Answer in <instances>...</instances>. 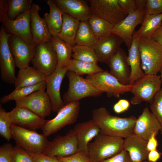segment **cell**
Instances as JSON below:
<instances>
[{"label": "cell", "instance_id": "cell-1", "mask_svg": "<svg viewBox=\"0 0 162 162\" xmlns=\"http://www.w3.org/2000/svg\"><path fill=\"white\" fill-rule=\"evenodd\" d=\"M92 117L99 127L100 133L123 138L134 133L137 119L132 116L128 117L113 116L105 107L94 109Z\"/></svg>", "mask_w": 162, "mask_h": 162}, {"label": "cell", "instance_id": "cell-2", "mask_svg": "<svg viewBox=\"0 0 162 162\" xmlns=\"http://www.w3.org/2000/svg\"><path fill=\"white\" fill-rule=\"evenodd\" d=\"M88 144V154L91 162H100L123 149V138L100 133Z\"/></svg>", "mask_w": 162, "mask_h": 162}, {"label": "cell", "instance_id": "cell-3", "mask_svg": "<svg viewBox=\"0 0 162 162\" xmlns=\"http://www.w3.org/2000/svg\"><path fill=\"white\" fill-rule=\"evenodd\" d=\"M141 66L145 74L155 75L162 66V46L151 38H139Z\"/></svg>", "mask_w": 162, "mask_h": 162}, {"label": "cell", "instance_id": "cell-4", "mask_svg": "<svg viewBox=\"0 0 162 162\" xmlns=\"http://www.w3.org/2000/svg\"><path fill=\"white\" fill-rule=\"evenodd\" d=\"M10 129L16 145L29 153H43L49 142L47 136L34 130L13 124Z\"/></svg>", "mask_w": 162, "mask_h": 162}, {"label": "cell", "instance_id": "cell-5", "mask_svg": "<svg viewBox=\"0 0 162 162\" xmlns=\"http://www.w3.org/2000/svg\"><path fill=\"white\" fill-rule=\"evenodd\" d=\"M69 80L68 88L63 95L65 105L87 97H97L103 92L92 84L86 78L76 73L68 71L66 75Z\"/></svg>", "mask_w": 162, "mask_h": 162}, {"label": "cell", "instance_id": "cell-6", "mask_svg": "<svg viewBox=\"0 0 162 162\" xmlns=\"http://www.w3.org/2000/svg\"><path fill=\"white\" fill-rule=\"evenodd\" d=\"M162 82L160 76L145 74L132 85L130 92L133 94L130 100L133 105L143 102L150 103L157 92L161 88Z\"/></svg>", "mask_w": 162, "mask_h": 162}, {"label": "cell", "instance_id": "cell-7", "mask_svg": "<svg viewBox=\"0 0 162 162\" xmlns=\"http://www.w3.org/2000/svg\"><path fill=\"white\" fill-rule=\"evenodd\" d=\"M80 110L79 101L67 104L53 118L47 120L41 128L43 134L48 136L55 134L65 126L74 123L76 121Z\"/></svg>", "mask_w": 162, "mask_h": 162}, {"label": "cell", "instance_id": "cell-8", "mask_svg": "<svg viewBox=\"0 0 162 162\" xmlns=\"http://www.w3.org/2000/svg\"><path fill=\"white\" fill-rule=\"evenodd\" d=\"M31 62L33 67L46 77L54 72L58 66V60L50 41L40 43L36 46Z\"/></svg>", "mask_w": 162, "mask_h": 162}, {"label": "cell", "instance_id": "cell-9", "mask_svg": "<svg viewBox=\"0 0 162 162\" xmlns=\"http://www.w3.org/2000/svg\"><path fill=\"white\" fill-rule=\"evenodd\" d=\"M86 78L94 86L106 93L108 97L119 98L121 94L131 90L132 85L122 84L107 71L87 75Z\"/></svg>", "mask_w": 162, "mask_h": 162}, {"label": "cell", "instance_id": "cell-10", "mask_svg": "<svg viewBox=\"0 0 162 162\" xmlns=\"http://www.w3.org/2000/svg\"><path fill=\"white\" fill-rule=\"evenodd\" d=\"M12 34L7 33L2 26L0 30V69L2 80L10 84H14L16 76V64L10 50L8 40Z\"/></svg>", "mask_w": 162, "mask_h": 162}, {"label": "cell", "instance_id": "cell-11", "mask_svg": "<svg viewBox=\"0 0 162 162\" xmlns=\"http://www.w3.org/2000/svg\"><path fill=\"white\" fill-rule=\"evenodd\" d=\"M88 1L93 14L113 25L120 22L128 15L118 0H89Z\"/></svg>", "mask_w": 162, "mask_h": 162}, {"label": "cell", "instance_id": "cell-12", "mask_svg": "<svg viewBox=\"0 0 162 162\" xmlns=\"http://www.w3.org/2000/svg\"><path fill=\"white\" fill-rule=\"evenodd\" d=\"M78 152V142L75 132L70 130L65 135H58L48 142L43 154L55 157H64Z\"/></svg>", "mask_w": 162, "mask_h": 162}, {"label": "cell", "instance_id": "cell-13", "mask_svg": "<svg viewBox=\"0 0 162 162\" xmlns=\"http://www.w3.org/2000/svg\"><path fill=\"white\" fill-rule=\"evenodd\" d=\"M146 13L144 8L128 14L122 21L114 25L111 33L121 38L128 49L132 43L135 28L138 25L142 24Z\"/></svg>", "mask_w": 162, "mask_h": 162}, {"label": "cell", "instance_id": "cell-14", "mask_svg": "<svg viewBox=\"0 0 162 162\" xmlns=\"http://www.w3.org/2000/svg\"><path fill=\"white\" fill-rule=\"evenodd\" d=\"M43 88L29 95L15 100L16 106L26 108L42 118L50 115L52 111L49 97Z\"/></svg>", "mask_w": 162, "mask_h": 162}, {"label": "cell", "instance_id": "cell-15", "mask_svg": "<svg viewBox=\"0 0 162 162\" xmlns=\"http://www.w3.org/2000/svg\"><path fill=\"white\" fill-rule=\"evenodd\" d=\"M30 10L21 14L14 20L6 16L0 22L7 33L16 35L28 44H33Z\"/></svg>", "mask_w": 162, "mask_h": 162}, {"label": "cell", "instance_id": "cell-16", "mask_svg": "<svg viewBox=\"0 0 162 162\" xmlns=\"http://www.w3.org/2000/svg\"><path fill=\"white\" fill-rule=\"evenodd\" d=\"M8 44L16 66L20 69L29 67V64L34 55L35 46L33 44L26 43L13 34L9 37Z\"/></svg>", "mask_w": 162, "mask_h": 162}, {"label": "cell", "instance_id": "cell-17", "mask_svg": "<svg viewBox=\"0 0 162 162\" xmlns=\"http://www.w3.org/2000/svg\"><path fill=\"white\" fill-rule=\"evenodd\" d=\"M68 71L67 68L57 66L53 73L46 77V92L53 112H58L65 105L61 96L60 88L62 80Z\"/></svg>", "mask_w": 162, "mask_h": 162}, {"label": "cell", "instance_id": "cell-18", "mask_svg": "<svg viewBox=\"0 0 162 162\" xmlns=\"http://www.w3.org/2000/svg\"><path fill=\"white\" fill-rule=\"evenodd\" d=\"M8 113L12 124L32 130L41 129L46 121L24 107L16 106Z\"/></svg>", "mask_w": 162, "mask_h": 162}, {"label": "cell", "instance_id": "cell-19", "mask_svg": "<svg viewBox=\"0 0 162 162\" xmlns=\"http://www.w3.org/2000/svg\"><path fill=\"white\" fill-rule=\"evenodd\" d=\"M162 129L157 118L146 107L137 118L134 134L147 141L153 134L158 133Z\"/></svg>", "mask_w": 162, "mask_h": 162}, {"label": "cell", "instance_id": "cell-20", "mask_svg": "<svg viewBox=\"0 0 162 162\" xmlns=\"http://www.w3.org/2000/svg\"><path fill=\"white\" fill-rule=\"evenodd\" d=\"M41 9L39 5L33 3L30 10L31 30L35 46L40 43L50 41L52 37L44 19L39 15Z\"/></svg>", "mask_w": 162, "mask_h": 162}, {"label": "cell", "instance_id": "cell-21", "mask_svg": "<svg viewBox=\"0 0 162 162\" xmlns=\"http://www.w3.org/2000/svg\"><path fill=\"white\" fill-rule=\"evenodd\" d=\"M107 64L110 73L116 78L122 84H129L131 69L129 64L128 56L121 48L109 60Z\"/></svg>", "mask_w": 162, "mask_h": 162}, {"label": "cell", "instance_id": "cell-22", "mask_svg": "<svg viewBox=\"0 0 162 162\" xmlns=\"http://www.w3.org/2000/svg\"><path fill=\"white\" fill-rule=\"evenodd\" d=\"M123 43L124 41L121 38L111 33L100 39L94 49L99 62L107 64L110 59L118 52Z\"/></svg>", "mask_w": 162, "mask_h": 162}, {"label": "cell", "instance_id": "cell-23", "mask_svg": "<svg viewBox=\"0 0 162 162\" xmlns=\"http://www.w3.org/2000/svg\"><path fill=\"white\" fill-rule=\"evenodd\" d=\"M64 13L80 22L88 21L92 15L90 5L84 0H54Z\"/></svg>", "mask_w": 162, "mask_h": 162}, {"label": "cell", "instance_id": "cell-24", "mask_svg": "<svg viewBox=\"0 0 162 162\" xmlns=\"http://www.w3.org/2000/svg\"><path fill=\"white\" fill-rule=\"evenodd\" d=\"M78 142V152H88L89 142L100 133L97 124L92 119L78 123L74 127Z\"/></svg>", "mask_w": 162, "mask_h": 162}, {"label": "cell", "instance_id": "cell-25", "mask_svg": "<svg viewBox=\"0 0 162 162\" xmlns=\"http://www.w3.org/2000/svg\"><path fill=\"white\" fill-rule=\"evenodd\" d=\"M147 141L133 133L124 139L123 149L133 162H142L147 160Z\"/></svg>", "mask_w": 162, "mask_h": 162}, {"label": "cell", "instance_id": "cell-26", "mask_svg": "<svg viewBox=\"0 0 162 162\" xmlns=\"http://www.w3.org/2000/svg\"><path fill=\"white\" fill-rule=\"evenodd\" d=\"M139 38L134 34L131 45L128 49V59L131 69L129 84L132 85L138 79L145 75L141 66L138 48Z\"/></svg>", "mask_w": 162, "mask_h": 162}, {"label": "cell", "instance_id": "cell-27", "mask_svg": "<svg viewBox=\"0 0 162 162\" xmlns=\"http://www.w3.org/2000/svg\"><path fill=\"white\" fill-rule=\"evenodd\" d=\"M46 77L33 67L20 69L15 82V88L31 86L46 82Z\"/></svg>", "mask_w": 162, "mask_h": 162}, {"label": "cell", "instance_id": "cell-28", "mask_svg": "<svg viewBox=\"0 0 162 162\" xmlns=\"http://www.w3.org/2000/svg\"><path fill=\"white\" fill-rule=\"evenodd\" d=\"M47 3L49 7L50 11L44 14V19L52 36H57L62 26L64 12L53 0H48Z\"/></svg>", "mask_w": 162, "mask_h": 162}, {"label": "cell", "instance_id": "cell-29", "mask_svg": "<svg viewBox=\"0 0 162 162\" xmlns=\"http://www.w3.org/2000/svg\"><path fill=\"white\" fill-rule=\"evenodd\" d=\"M80 21L67 14L63 13V23L59 37L72 47L75 40Z\"/></svg>", "mask_w": 162, "mask_h": 162}, {"label": "cell", "instance_id": "cell-30", "mask_svg": "<svg viewBox=\"0 0 162 162\" xmlns=\"http://www.w3.org/2000/svg\"><path fill=\"white\" fill-rule=\"evenodd\" d=\"M162 14H150L146 13L140 28L134 31V35L139 38H150L152 35L162 25Z\"/></svg>", "mask_w": 162, "mask_h": 162}, {"label": "cell", "instance_id": "cell-31", "mask_svg": "<svg viewBox=\"0 0 162 162\" xmlns=\"http://www.w3.org/2000/svg\"><path fill=\"white\" fill-rule=\"evenodd\" d=\"M99 40L94 33L88 20L80 22L75 38L76 45L86 46L94 49Z\"/></svg>", "mask_w": 162, "mask_h": 162}, {"label": "cell", "instance_id": "cell-32", "mask_svg": "<svg viewBox=\"0 0 162 162\" xmlns=\"http://www.w3.org/2000/svg\"><path fill=\"white\" fill-rule=\"evenodd\" d=\"M50 42L56 54L57 66L63 68H67L71 59L72 47L58 35L52 36Z\"/></svg>", "mask_w": 162, "mask_h": 162}, {"label": "cell", "instance_id": "cell-33", "mask_svg": "<svg viewBox=\"0 0 162 162\" xmlns=\"http://www.w3.org/2000/svg\"><path fill=\"white\" fill-rule=\"evenodd\" d=\"M67 68L68 71L82 75L93 74L104 70L97 64L85 62L71 59Z\"/></svg>", "mask_w": 162, "mask_h": 162}, {"label": "cell", "instance_id": "cell-34", "mask_svg": "<svg viewBox=\"0 0 162 162\" xmlns=\"http://www.w3.org/2000/svg\"><path fill=\"white\" fill-rule=\"evenodd\" d=\"M97 37L100 39L111 33L114 25L103 19L94 14L88 20Z\"/></svg>", "mask_w": 162, "mask_h": 162}, {"label": "cell", "instance_id": "cell-35", "mask_svg": "<svg viewBox=\"0 0 162 162\" xmlns=\"http://www.w3.org/2000/svg\"><path fill=\"white\" fill-rule=\"evenodd\" d=\"M46 82L36 85L21 87L15 88V89L9 94L2 97L0 100L1 104L6 103L12 100L18 99L26 97L43 88H46Z\"/></svg>", "mask_w": 162, "mask_h": 162}, {"label": "cell", "instance_id": "cell-36", "mask_svg": "<svg viewBox=\"0 0 162 162\" xmlns=\"http://www.w3.org/2000/svg\"><path fill=\"white\" fill-rule=\"evenodd\" d=\"M71 57L78 61L98 64V59L94 49L89 47L75 45L72 47Z\"/></svg>", "mask_w": 162, "mask_h": 162}, {"label": "cell", "instance_id": "cell-37", "mask_svg": "<svg viewBox=\"0 0 162 162\" xmlns=\"http://www.w3.org/2000/svg\"><path fill=\"white\" fill-rule=\"evenodd\" d=\"M32 0H9L7 13L8 18L14 20L21 14L30 9Z\"/></svg>", "mask_w": 162, "mask_h": 162}, {"label": "cell", "instance_id": "cell-38", "mask_svg": "<svg viewBox=\"0 0 162 162\" xmlns=\"http://www.w3.org/2000/svg\"><path fill=\"white\" fill-rule=\"evenodd\" d=\"M8 114L5 110L0 105V135L8 141L12 138L10 128L12 124Z\"/></svg>", "mask_w": 162, "mask_h": 162}, {"label": "cell", "instance_id": "cell-39", "mask_svg": "<svg viewBox=\"0 0 162 162\" xmlns=\"http://www.w3.org/2000/svg\"><path fill=\"white\" fill-rule=\"evenodd\" d=\"M150 104L151 112L162 127V88L155 94Z\"/></svg>", "mask_w": 162, "mask_h": 162}, {"label": "cell", "instance_id": "cell-40", "mask_svg": "<svg viewBox=\"0 0 162 162\" xmlns=\"http://www.w3.org/2000/svg\"><path fill=\"white\" fill-rule=\"evenodd\" d=\"M118 1L128 14L137 9L146 8V0H118Z\"/></svg>", "mask_w": 162, "mask_h": 162}, {"label": "cell", "instance_id": "cell-41", "mask_svg": "<svg viewBox=\"0 0 162 162\" xmlns=\"http://www.w3.org/2000/svg\"><path fill=\"white\" fill-rule=\"evenodd\" d=\"M10 162H34L29 153L16 145L12 153Z\"/></svg>", "mask_w": 162, "mask_h": 162}, {"label": "cell", "instance_id": "cell-42", "mask_svg": "<svg viewBox=\"0 0 162 162\" xmlns=\"http://www.w3.org/2000/svg\"><path fill=\"white\" fill-rule=\"evenodd\" d=\"M56 157L62 162H91L88 152H78L66 157Z\"/></svg>", "mask_w": 162, "mask_h": 162}, {"label": "cell", "instance_id": "cell-43", "mask_svg": "<svg viewBox=\"0 0 162 162\" xmlns=\"http://www.w3.org/2000/svg\"><path fill=\"white\" fill-rule=\"evenodd\" d=\"M146 9L150 14H162V0H146Z\"/></svg>", "mask_w": 162, "mask_h": 162}, {"label": "cell", "instance_id": "cell-44", "mask_svg": "<svg viewBox=\"0 0 162 162\" xmlns=\"http://www.w3.org/2000/svg\"><path fill=\"white\" fill-rule=\"evenodd\" d=\"M11 143H5L0 147V162H10L14 148Z\"/></svg>", "mask_w": 162, "mask_h": 162}, {"label": "cell", "instance_id": "cell-45", "mask_svg": "<svg viewBox=\"0 0 162 162\" xmlns=\"http://www.w3.org/2000/svg\"><path fill=\"white\" fill-rule=\"evenodd\" d=\"M100 162H133L128 152L123 149L113 156Z\"/></svg>", "mask_w": 162, "mask_h": 162}, {"label": "cell", "instance_id": "cell-46", "mask_svg": "<svg viewBox=\"0 0 162 162\" xmlns=\"http://www.w3.org/2000/svg\"><path fill=\"white\" fill-rule=\"evenodd\" d=\"M28 153L32 157L34 162H62L55 157L46 155L43 154Z\"/></svg>", "mask_w": 162, "mask_h": 162}, {"label": "cell", "instance_id": "cell-47", "mask_svg": "<svg viewBox=\"0 0 162 162\" xmlns=\"http://www.w3.org/2000/svg\"><path fill=\"white\" fill-rule=\"evenodd\" d=\"M130 106V103L127 100L120 99L113 106V110L117 114H120L127 111Z\"/></svg>", "mask_w": 162, "mask_h": 162}, {"label": "cell", "instance_id": "cell-48", "mask_svg": "<svg viewBox=\"0 0 162 162\" xmlns=\"http://www.w3.org/2000/svg\"><path fill=\"white\" fill-rule=\"evenodd\" d=\"M158 134V133H155L153 134L147 141V148L148 152L157 149L158 143L156 136Z\"/></svg>", "mask_w": 162, "mask_h": 162}, {"label": "cell", "instance_id": "cell-49", "mask_svg": "<svg viewBox=\"0 0 162 162\" xmlns=\"http://www.w3.org/2000/svg\"><path fill=\"white\" fill-rule=\"evenodd\" d=\"M8 0H0V21L7 16Z\"/></svg>", "mask_w": 162, "mask_h": 162}, {"label": "cell", "instance_id": "cell-50", "mask_svg": "<svg viewBox=\"0 0 162 162\" xmlns=\"http://www.w3.org/2000/svg\"><path fill=\"white\" fill-rule=\"evenodd\" d=\"M162 155V153L157 149L150 151L148 154L147 160L149 162H157Z\"/></svg>", "mask_w": 162, "mask_h": 162}, {"label": "cell", "instance_id": "cell-51", "mask_svg": "<svg viewBox=\"0 0 162 162\" xmlns=\"http://www.w3.org/2000/svg\"><path fill=\"white\" fill-rule=\"evenodd\" d=\"M150 38L162 46V25L152 35Z\"/></svg>", "mask_w": 162, "mask_h": 162}, {"label": "cell", "instance_id": "cell-52", "mask_svg": "<svg viewBox=\"0 0 162 162\" xmlns=\"http://www.w3.org/2000/svg\"><path fill=\"white\" fill-rule=\"evenodd\" d=\"M160 79H161V80L162 82V67H161V69L160 70Z\"/></svg>", "mask_w": 162, "mask_h": 162}, {"label": "cell", "instance_id": "cell-53", "mask_svg": "<svg viewBox=\"0 0 162 162\" xmlns=\"http://www.w3.org/2000/svg\"><path fill=\"white\" fill-rule=\"evenodd\" d=\"M160 134L162 136V129L160 131Z\"/></svg>", "mask_w": 162, "mask_h": 162}, {"label": "cell", "instance_id": "cell-54", "mask_svg": "<svg viewBox=\"0 0 162 162\" xmlns=\"http://www.w3.org/2000/svg\"><path fill=\"white\" fill-rule=\"evenodd\" d=\"M142 162H148L147 160H145V161H144Z\"/></svg>", "mask_w": 162, "mask_h": 162}, {"label": "cell", "instance_id": "cell-55", "mask_svg": "<svg viewBox=\"0 0 162 162\" xmlns=\"http://www.w3.org/2000/svg\"></svg>", "mask_w": 162, "mask_h": 162}]
</instances>
